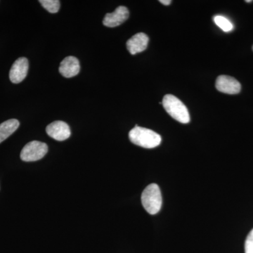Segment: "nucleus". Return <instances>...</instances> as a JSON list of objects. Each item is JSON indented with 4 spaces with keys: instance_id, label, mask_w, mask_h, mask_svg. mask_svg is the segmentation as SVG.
Instances as JSON below:
<instances>
[{
    "instance_id": "9",
    "label": "nucleus",
    "mask_w": 253,
    "mask_h": 253,
    "mask_svg": "<svg viewBox=\"0 0 253 253\" xmlns=\"http://www.w3.org/2000/svg\"><path fill=\"white\" fill-rule=\"evenodd\" d=\"M149 41V37L145 33H139L126 42V48L131 54H138L146 49Z\"/></svg>"
},
{
    "instance_id": "3",
    "label": "nucleus",
    "mask_w": 253,
    "mask_h": 253,
    "mask_svg": "<svg viewBox=\"0 0 253 253\" xmlns=\"http://www.w3.org/2000/svg\"><path fill=\"white\" fill-rule=\"evenodd\" d=\"M141 203L146 212L151 214H157L162 207L163 199L161 189L156 184H149L143 191Z\"/></svg>"
},
{
    "instance_id": "13",
    "label": "nucleus",
    "mask_w": 253,
    "mask_h": 253,
    "mask_svg": "<svg viewBox=\"0 0 253 253\" xmlns=\"http://www.w3.org/2000/svg\"><path fill=\"white\" fill-rule=\"evenodd\" d=\"M213 19H214V23H216L218 27L220 28L223 31H231L233 28H234L232 23L224 16H215L213 18Z\"/></svg>"
},
{
    "instance_id": "11",
    "label": "nucleus",
    "mask_w": 253,
    "mask_h": 253,
    "mask_svg": "<svg viewBox=\"0 0 253 253\" xmlns=\"http://www.w3.org/2000/svg\"><path fill=\"white\" fill-rule=\"evenodd\" d=\"M19 125L16 119L8 120L0 124V144L11 136L18 129Z\"/></svg>"
},
{
    "instance_id": "4",
    "label": "nucleus",
    "mask_w": 253,
    "mask_h": 253,
    "mask_svg": "<svg viewBox=\"0 0 253 253\" xmlns=\"http://www.w3.org/2000/svg\"><path fill=\"white\" fill-rule=\"evenodd\" d=\"M48 151L45 143L33 141L28 143L21 152V159L25 162H33L44 158Z\"/></svg>"
},
{
    "instance_id": "7",
    "label": "nucleus",
    "mask_w": 253,
    "mask_h": 253,
    "mask_svg": "<svg viewBox=\"0 0 253 253\" xmlns=\"http://www.w3.org/2000/svg\"><path fill=\"white\" fill-rule=\"evenodd\" d=\"M129 13L126 6H118L114 12L106 14L103 20L105 26L109 28L117 27L126 21L129 18Z\"/></svg>"
},
{
    "instance_id": "17",
    "label": "nucleus",
    "mask_w": 253,
    "mask_h": 253,
    "mask_svg": "<svg viewBox=\"0 0 253 253\" xmlns=\"http://www.w3.org/2000/svg\"></svg>"
},
{
    "instance_id": "6",
    "label": "nucleus",
    "mask_w": 253,
    "mask_h": 253,
    "mask_svg": "<svg viewBox=\"0 0 253 253\" xmlns=\"http://www.w3.org/2000/svg\"><path fill=\"white\" fill-rule=\"evenodd\" d=\"M215 86L218 91L228 94H239L241 89L239 82L228 76H219L216 81Z\"/></svg>"
},
{
    "instance_id": "2",
    "label": "nucleus",
    "mask_w": 253,
    "mask_h": 253,
    "mask_svg": "<svg viewBox=\"0 0 253 253\" xmlns=\"http://www.w3.org/2000/svg\"><path fill=\"white\" fill-rule=\"evenodd\" d=\"M163 107L171 117L178 122L186 124L190 122V115L187 108L176 96L167 94L163 97Z\"/></svg>"
},
{
    "instance_id": "16",
    "label": "nucleus",
    "mask_w": 253,
    "mask_h": 253,
    "mask_svg": "<svg viewBox=\"0 0 253 253\" xmlns=\"http://www.w3.org/2000/svg\"><path fill=\"white\" fill-rule=\"evenodd\" d=\"M252 1L251 0H247V1H246V2H252Z\"/></svg>"
},
{
    "instance_id": "15",
    "label": "nucleus",
    "mask_w": 253,
    "mask_h": 253,
    "mask_svg": "<svg viewBox=\"0 0 253 253\" xmlns=\"http://www.w3.org/2000/svg\"><path fill=\"white\" fill-rule=\"evenodd\" d=\"M161 3V4H163V5H166V6H168V5H169L171 4V2H172V1L171 0H161V1H159Z\"/></svg>"
},
{
    "instance_id": "10",
    "label": "nucleus",
    "mask_w": 253,
    "mask_h": 253,
    "mask_svg": "<svg viewBox=\"0 0 253 253\" xmlns=\"http://www.w3.org/2000/svg\"><path fill=\"white\" fill-rule=\"evenodd\" d=\"M80 62L75 56H68L63 60L59 66V72L63 77L70 78L77 76L80 72Z\"/></svg>"
},
{
    "instance_id": "8",
    "label": "nucleus",
    "mask_w": 253,
    "mask_h": 253,
    "mask_svg": "<svg viewBox=\"0 0 253 253\" xmlns=\"http://www.w3.org/2000/svg\"><path fill=\"white\" fill-rule=\"evenodd\" d=\"M28 67V61L26 58L21 57L16 60L10 70V81L14 84L22 82L27 76Z\"/></svg>"
},
{
    "instance_id": "5",
    "label": "nucleus",
    "mask_w": 253,
    "mask_h": 253,
    "mask_svg": "<svg viewBox=\"0 0 253 253\" xmlns=\"http://www.w3.org/2000/svg\"><path fill=\"white\" fill-rule=\"evenodd\" d=\"M46 131L50 137L56 141H64L71 136V129L67 123L54 121L46 126Z\"/></svg>"
},
{
    "instance_id": "1",
    "label": "nucleus",
    "mask_w": 253,
    "mask_h": 253,
    "mask_svg": "<svg viewBox=\"0 0 253 253\" xmlns=\"http://www.w3.org/2000/svg\"><path fill=\"white\" fill-rule=\"evenodd\" d=\"M129 140L133 144L145 148L154 149L161 144V136L151 129L136 125L129 132Z\"/></svg>"
},
{
    "instance_id": "14",
    "label": "nucleus",
    "mask_w": 253,
    "mask_h": 253,
    "mask_svg": "<svg viewBox=\"0 0 253 253\" xmlns=\"http://www.w3.org/2000/svg\"><path fill=\"white\" fill-rule=\"evenodd\" d=\"M245 253H253V229L246 238L245 242Z\"/></svg>"
},
{
    "instance_id": "12",
    "label": "nucleus",
    "mask_w": 253,
    "mask_h": 253,
    "mask_svg": "<svg viewBox=\"0 0 253 253\" xmlns=\"http://www.w3.org/2000/svg\"><path fill=\"white\" fill-rule=\"evenodd\" d=\"M42 6L51 14L57 13L60 9L59 0H40Z\"/></svg>"
}]
</instances>
